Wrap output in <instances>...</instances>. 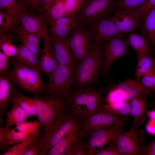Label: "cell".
Instances as JSON below:
<instances>
[{"label": "cell", "instance_id": "obj_7", "mask_svg": "<svg viewBox=\"0 0 155 155\" xmlns=\"http://www.w3.org/2000/svg\"><path fill=\"white\" fill-rule=\"evenodd\" d=\"M115 0H85L75 14L78 24L89 25L116 10Z\"/></svg>", "mask_w": 155, "mask_h": 155}, {"label": "cell", "instance_id": "obj_52", "mask_svg": "<svg viewBox=\"0 0 155 155\" xmlns=\"http://www.w3.org/2000/svg\"><path fill=\"white\" fill-rule=\"evenodd\" d=\"M149 41L152 45H155V33Z\"/></svg>", "mask_w": 155, "mask_h": 155}, {"label": "cell", "instance_id": "obj_8", "mask_svg": "<svg viewBox=\"0 0 155 155\" xmlns=\"http://www.w3.org/2000/svg\"><path fill=\"white\" fill-rule=\"evenodd\" d=\"M66 40L72 51L74 63H76L77 65L92 52L94 48L89 32L83 26L78 24L71 32Z\"/></svg>", "mask_w": 155, "mask_h": 155}, {"label": "cell", "instance_id": "obj_47", "mask_svg": "<svg viewBox=\"0 0 155 155\" xmlns=\"http://www.w3.org/2000/svg\"><path fill=\"white\" fill-rule=\"evenodd\" d=\"M140 154L155 155V139L151 141L146 146L143 145Z\"/></svg>", "mask_w": 155, "mask_h": 155}, {"label": "cell", "instance_id": "obj_41", "mask_svg": "<svg viewBox=\"0 0 155 155\" xmlns=\"http://www.w3.org/2000/svg\"><path fill=\"white\" fill-rule=\"evenodd\" d=\"M106 100L107 104L125 101L115 87L108 93Z\"/></svg>", "mask_w": 155, "mask_h": 155}, {"label": "cell", "instance_id": "obj_51", "mask_svg": "<svg viewBox=\"0 0 155 155\" xmlns=\"http://www.w3.org/2000/svg\"><path fill=\"white\" fill-rule=\"evenodd\" d=\"M146 113L150 120L155 121V110L147 112Z\"/></svg>", "mask_w": 155, "mask_h": 155}, {"label": "cell", "instance_id": "obj_45", "mask_svg": "<svg viewBox=\"0 0 155 155\" xmlns=\"http://www.w3.org/2000/svg\"><path fill=\"white\" fill-rule=\"evenodd\" d=\"M8 133L6 132L4 127L0 125V149L1 151H3V152L11 148L6 138Z\"/></svg>", "mask_w": 155, "mask_h": 155}, {"label": "cell", "instance_id": "obj_46", "mask_svg": "<svg viewBox=\"0 0 155 155\" xmlns=\"http://www.w3.org/2000/svg\"><path fill=\"white\" fill-rule=\"evenodd\" d=\"M9 57L0 51V73L7 71L11 61Z\"/></svg>", "mask_w": 155, "mask_h": 155}, {"label": "cell", "instance_id": "obj_29", "mask_svg": "<svg viewBox=\"0 0 155 155\" xmlns=\"http://www.w3.org/2000/svg\"><path fill=\"white\" fill-rule=\"evenodd\" d=\"M40 132L29 135L24 140L11 147L1 155H22L29 146L40 134Z\"/></svg>", "mask_w": 155, "mask_h": 155}, {"label": "cell", "instance_id": "obj_48", "mask_svg": "<svg viewBox=\"0 0 155 155\" xmlns=\"http://www.w3.org/2000/svg\"><path fill=\"white\" fill-rule=\"evenodd\" d=\"M70 155H88L86 141L85 140L78 145L71 152Z\"/></svg>", "mask_w": 155, "mask_h": 155}, {"label": "cell", "instance_id": "obj_53", "mask_svg": "<svg viewBox=\"0 0 155 155\" xmlns=\"http://www.w3.org/2000/svg\"><path fill=\"white\" fill-rule=\"evenodd\" d=\"M76 0L79 3L80 5V8L85 0Z\"/></svg>", "mask_w": 155, "mask_h": 155}, {"label": "cell", "instance_id": "obj_43", "mask_svg": "<svg viewBox=\"0 0 155 155\" xmlns=\"http://www.w3.org/2000/svg\"><path fill=\"white\" fill-rule=\"evenodd\" d=\"M20 1L24 9L40 11V0H20Z\"/></svg>", "mask_w": 155, "mask_h": 155}, {"label": "cell", "instance_id": "obj_22", "mask_svg": "<svg viewBox=\"0 0 155 155\" xmlns=\"http://www.w3.org/2000/svg\"><path fill=\"white\" fill-rule=\"evenodd\" d=\"M11 103L12 106L9 111L6 112V122L4 127L7 133L9 132L12 126L25 121L29 117L16 101L13 100Z\"/></svg>", "mask_w": 155, "mask_h": 155}, {"label": "cell", "instance_id": "obj_1", "mask_svg": "<svg viewBox=\"0 0 155 155\" xmlns=\"http://www.w3.org/2000/svg\"><path fill=\"white\" fill-rule=\"evenodd\" d=\"M34 98L36 107V116L41 124L42 132L49 130L68 109L67 98L63 96L50 94Z\"/></svg>", "mask_w": 155, "mask_h": 155}, {"label": "cell", "instance_id": "obj_10", "mask_svg": "<svg viewBox=\"0 0 155 155\" xmlns=\"http://www.w3.org/2000/svg\"><path fill=\"white\" fill-rule=\"evenodd\" d=\"M19 22L24 30L43 40L50 37L46 26L47 22L42 14L37 15L29 12L22 6L18 14Z\"/></svg>", "mask_w": 155, "mask_h": 155}, {"label": "cell", "instance_id": "obj_2", "mask_svg": "<svg viewBox=\"0 0 155 155\" xmlns=\"http://www.w3.org/2000/svg\"><path fill=\"white\" fill-rule=\"evenodd\" d=\"M69 110L55 122L49 130L40 133L39 140L41 155H46L51 148L82 121Z\"/></svg>", "mask_w": 155, "mask_h": 155}, {"label": "cell", "instance_id": "obj_5", "mask_svg": "<svg viewBox=\"0 0 155 155\" xmlns=\"http://www.w3.org/2000/svg\"><path fill=\"white\" fill-rule=\"evenodd\" d=\"M75 68L58 64L48 76L49 82L44 96L54 94L67 98L71 93Z\"/></svg>", "mask_w": 155, "mask_h": 155}, {"label": "cell", "instance_id": "obj_25", "mask_svg": "<svg viewBox=\"0 0 155 155\" xmlns=\"http://www.w3.org/2000/svg\"><path fill=\"white\" fill-rule=\"evenodd\" d=\"M129 44L136 51L137 54L150 55L151 51L146 38L143 34L131 32L128 36Z\"/></svg>", "mask_w": 155, "mask_h": 155}, {"label": "cell", "instance_id": "obj_34", "mask_svg": "<svg viewBox=\"0 0 155 155\" xmlns=\"http://www.w3.org/2000/svg\"><path fill=\"white\" fill-rule=\"evenodd\" d=\"M147 0H118L115 2L117 9L135 11L143 5Z\"/></svg>", "mask_w": 155, "mask_h": 155}, {"label": "cell", "instance_id": "obj_26", "mask_svg": "<svg viewBox=\"0 0 155 155\" xmlns=\"http://www.w3.org/2000/svg\"><path fill=\"white\" fill-rule=\"evenodd\" d=\"M47 22L50 24L53 22L67 16L63 0H58L52 5L44 15Z\"/></svg>", "mask_w": 155, "mask_h": 155}, {"label": "cell", "instance_id": "obj_3", "mask_svg": "<svg viewBox=\"0 0 155 155\" xmlns=\"http://www.w3.org/2000/svg\"><path fill=\"white\" fill-rule=\"evenodd\" d=\"M11 61L13 69H11V73L16 84L34 97H39L45 88L40 77V71L13 59Z\"/></svg>", "mask_w": 155, "mask_h": 155}, {"label": "cell", "instance_id": "obj_11", "mask_svg": "<svg viewBox=\"0 0 155 155\" xmlns=\"http://www.w3.org/2000/svg\"><path fill=\"white\" fill-rule=\"evenodd\" d=\"M85 139L82 121L51 148L46 155H70L75 148Z\"/></svg>", "mask_w": 155, "mask_h": 155}, {"label": "cell", "instance_id": "obj_50", "mask_svg": "<svg viewBox=\"0 0 155 155\" xmlns=\"http://www.w3.org/2000/svg\"><path fill=\"white\" fill-rule=\"evenodd\" d=\"M146 128L148 131L151 134L155 135V121L150 120Z\"/></svg>", "mask_w": 155, "mask_h": 155}, {"label": "cell", "instance_id": "obj_44", "mask_svg": "<svg viewBox=\"0 0 155 155\" xmlns=\"http://www.w3.org/2000/svg\"><path fill=\"white\" fill-rule=\"evenodd\" d=\"M155 7V0H147L141 7L133 11L134 14L141 17L142 16Z\"/></svg>", "mask_w": 155, "mask_h": 155}, {"label": "cell", "instance_id": "obj_18", "mask_svg": "<svg viewBox=\"0 0 155 155\" xmlns=\"http://www.w3.org/2000/svg\"><path fill=\"white\" fill-rule=\"evenodd\" d=\"M49 36L58 64L75 68L72 51L67 40Z\"/></svg>", "mask_w": 155, "mask_h": 155}, {"label": "cell", "instance_id": "obj_12", "mask_svg": "<svg viewBox=\"0 0 155 155\" xmlns=\"http://www.w3.org/2000/svg\"><path fill=\"white\" fill-rule=\"evenodd\" d=\"M9 69L0 73V124L4 122L3 117L6 113L7 107L14 99L22 94L16 87Z\"/></svg>", "mask_w": 155, "mask_h": 155}, {"label": "cell", "instance_id": "obj_13", "mask_svg": "<svg viewBox=\"0 0 155 155\" xmlns=\"http://www.w3.org/2000/svg\"><path fill=\"white\" fill-rule=\"evenodd\" d=\"M89 25L88 32L92 39L94 47L120 34L111 17L108 16L99 19Z\"/></svg>", "mask_w": 155, "mask_h": 155}, {"label": "cell", "instance_id": "obj_16", "mask_svg": "<svg viewBox=\"0 0 155 155\" xmlns=\"http://www.w3.org/2000/svg\"><path fill=\"white\" fill-rule=\"evenodd\" d=\"M111 17L120 34H124L141 27V17L134 14L133 11L117 9Z\"/></svg>", "mask_w": 155, "mask_h": 155}, {"label": "cell", "instance_id": "obj_35", "mask_svg": "<svg viewBox=\"0 0 155 155\" xmlns=\"http://www.w3.org/2000/svg\"><path fill=\"white\" fill-rule=\"evenodd\" d=\"M41 125L38 119L32 121L24 122L16 125V127L18 130L25 133L28 136L40 132L39 129Z\"/></svg>", "mask_w": 155, "mask_h": 155}, {"label": "cell", "instance_id": "obj_40", "mask_svg": "<svg viewBox=\"0 0 155 155\" xmlns=\"http://www.w3.org/2000/svg\"><path fill=\"white\" fill-rule=\"evenodd\" d=\"M40 135L29 146L22 155H41L39 140Z\"/></svg>", "mask_w": 155, "mask_h": 155}, {"label": "cell", "instance_id": "obj_31", "mask_svg": "<svg viewBox=\"0 0 155 155\" xmlns=\"http://www.w3.org/2000/svg\"><path fill=\"white\" fill-rule=\"evenodd\" d=\"M102 106L106 110L113 114L118 115H131V107L128 101L107 104Z\"/></svg>", "mask_w": 155, "mask_h": 155}, {"label": "cell", "instance_id": "obj_23", "mask_svg": "<svg viewBox=\"0 0 155 155\" xmlns=\"http://www.w3.org/2000/svg\"><path fill=\"white\" fill-rule=\"evenodd\" d=\"M17 55L12 59L32 68L40 71V59L22 43L18 47Z\"/></svg>", "mask_w": 155, "mask_h": 155}, {"label": "cell", "instance_id": "obj_6", "mask_svg": "<svg viewBox=\"0 0 155 155\" xmlns=\"http://www.w3.org/2000/svg\"><path fill=\"white\" fill-rule=\"evenodd\" d=\"M102 44L94 47L92 52L76 66L74 83L81 86L92 82L95 78L103 54Z\"/></svg>", "mask_w": 155, "mask_h": 155}, {"label": "cell", "instance_id": "obj_32", "mask_svg": "<svg viewBox=\"0 0 155 155\" xmlns=\"http://www.w3.org/2000/svg\"><path fill=\"white\" fill-rule=\"evenodd\" d=\"M16 100L29 116H36V107L34 98L27 97L22 94L17 97Z\"/></svg>", "mask_w": 155, "mask_h": 155}, {"label": "cell", "instance_id": "obj_24", "mask_svg": "<svg viewBox=\"0 0 155 155\" xmlns=\"http://www.w3.org/2000/svg\"><path fill=\"white\" fill-rule=\"evenodd\" d=\"M137 63L135 74L138 80L146 73L155 69V62L150 55L137 54Z\"/></svg>", "mask_w": 155, "mask_h": 155}, {"label": "cell", "instance_id": "obj_19", "mask_svg": "<svg viewBox=\"0 0 155 155\" xmlns=\"http://www.w3.org/2000/svg\"><path fill=\"white\" fill-rule=\"evenodd\" d=\"M43 40V48L40 52V71L49 76L58 64L56 58L50 37Z\"/></svg>", "mask_w": 155, "mask_h": 155}, {"label": "cell", "instance_id": "obj_33", "mask_svg": "<svg viewBox=\"0 0 155 155\" xmlns=\"http://www.w3.org/2000/svg\"><path fill=\"white\" fill-rule=\"evenodd\" d=\"M19 23L9 15L0 11V31L16 32Z\"/></svg>", "mask_w": 155, "mask_h": 155}, {"label": "cell", "instance_id": "obj_4", "mask_svg": "<svg viewBox=\"0 0 155 155\" xmlns=\"http://www.w3.org/2000/svg\"><path fill=\"white\" fill-rule=\"evenodd\" d=\"M124 119L116 122L108 127L89 131H84L88 155H95L104 146L117 138L124 131Z\"/></svg>", "mask_w": 155, "mask_h": 155}, {"label": "cell", "instance_id": "obj_28", "mask_svg": "<svg viewBox=\"0 0 155 155\" xmlns=\"http://www.w3.org/2000/svg\"><path fill=\"white\" fill-rule=\"evenodd\" d=\"M142 16L141 27L150 40L155 33V7Z\"/></svg>", "mask_w": 155, "mask_h": 155}, {"label": "cell", "instance_id": "obj_36", "mask_svg": "<svg viewBox=\"0 0 155 155\" xmlns=\"http://www.w3.org/2000/svg\"><path fill=\"white\" fill-rule=\"evenodd\" d=\"M27 137L25 133L18 130L16 127L9 131L7 135L6 138L8 143L11 146L24 140Z\"/></svg>", "mask_w": 155, "mask_h": 155}, {"label": "cell", "instance_id": "obj_39", "mask_svg": "<svg viewBox=\"0 0 155 155\" xmlns=\"http://www.w3.org/2000/svg\"><path fill=\"white\" fill-rule=\"evenodd\" d=\"M67 16L75 15L80 6L76 0H63Z\"/></svg>", "mask_w": 155, "mask_h": 155}, {"label": "cell", "instance_id": "obj_9", "mask_svg": "<svg viewBox=\"0 0 155 155\" xmlns=\"http://www.w3.org/2000/svg\"><path fill=\"white\" fill-rule=\"evenodd\" d=\"M132 125L112 141L120 155H137L141 154L145 137L143 131Z\"/></svg>", "mask_w": 155, "mask_h": 155}, {"label": "cell", "instance_id": "obj_27", "mask_svg": "<svg viewBox=\"0 0 155 155\" xmlns=\"http://www.w3.org/2000/svg\"><path fill=\"white\" fill-rule=\"evenodd\" d=\"M8 32L0 31V50L8 57L12 58L17 55L18 48L14 44L13 38Z\"/></svg>", "mask_w": 155, "mask_h": 155}, {"label": "cell", "instance_id": "obj_14", "mask_svg": "<svg viewBox=\"0 0 155 155\" xmlns=\"http://www.w3.org/2000/svg\"><path fill=\"white\" fill-rule=\"evenodd\" d=\"M124 119L109 112L102 106H99L95 112L82 121V127L84 131H94L110 127L116 122Z\"/></svg>", "mask_w": 155, "mask_h": 155}, {"label": "cell", "instance_id": "obj_15", "mask_svg": "<svg viewBox=\"0 0 155 155\" xmlns=\"http://www.w3.org/2000/svg\"><path fill=\"white\" fill-rule=\"evenodd\" d=\"M123 35H117L107 41L104 45L103 67L105 71H108L115 60L128 53L129 44L127 39L123 38Z\"/></svg>", "mask_w": 155, "mask_h": 155}, {"label": "cell", "instance_id": "obj_37", "mask_svg": "<svg viewBox=\"0 0 155 155\" xmlns=\"http://www.w3.org/2000/svg\"><path fill=\"white\" fill-rule=\"evenodd\" d=\"M16 32L20 40H24L30 43L39 46V38L35 35L26 31L21 26L18 27Z\"/></svg>", "mask_w": 155, "mask_h": 155}, {"label": "cell", "instance_id": "obj_17", "mask_svg": "<svg viewBox=\"0 0 155 155\" xmlns=\"http://www.w3.org/2000/svg\"><path fill=\"white\" fill-rule=\"evenodd\" d=\"M115 88L127 101L129 102L138 96H146L153 94L151 90L136 79H127L118 84Z\"/></svg>", "mask_w": 155, "mask_h": 155}, {"label": "cell", "instance_id": "obj_38", "mask_svg": "<svg viewBox=\"0 0 155 155\" xmlns=\"http://www.w3.org/2000/svg\"><path fill=\"white\" fill-rule=\"evenodd\" d=\"M141 83L146 88L155 92V69L142 77Z\"/></svg>", "mask_w": 155, "mask_h": 155}, {"label": "cell", "instance_id": "obj_20", "mask_svg": "<svg viewBox=\"0 0 155 155\" xmlns=\"http://www.w3.org/2000/svg\"><path fill=\"white\" fill-rule=\"evenodd\" d=\"M78 24L75 15L63 17L52 23L51 36L61 39H66L70 33Z\"/></svg>", "mask_w": 155, "mask_h": 155}, {"label": "cell", "instance_id": "obj_21", "mask_svg": "<svg viewBox=\"0 0 155 155\" xmlns=\"http://www.w3.org/2000/svg\"><path fill=\"white\" fill-rule=\"evenodd\" d=\"M146 96H142L135 97L129 101L131 107V115L134 118L132 125L138 128L144 122L146 113L147 104Z\"/></svg>", "mask_w": 155, "mask_h": 155}, {"label": "cell", "instance_id": "obj_42", "mask_svg": "<svg viewBox=\"0 0 155 155\" xmlns=\"http://www.w3.org/2000/svg\"><path fill=\"white\" fill-rule=\"evenodd\" d=\"M106 147L97 152L95 155H120L114 143L111 141L107 144Z\"/></svg>", "mask_w": 155, "mask_h": 155}, {"label": "cell", "instance_id": "obj_49", "mask_svg": "<svg viewBox=\"0 0 155 155\" xmlns=\"http://www.w3.org/2000/svg\"><path fill=\"white\" fill-rule=\"evenodd\" d=\"M58 0H40V12L44 16L48 8Z\"/></svg>", "mask_w": 155, "mask_h": 155}, {"label": "cell", "instance_id": "obj_30", "mask_svg": "<svg viewBox=\"0 0 155 155\" xmlns=\"http://www.w3.org/2000/svg\"><path fill=\"white\" fill-rule=\"evenodd\" d=\"M22 6L20 0H0V11L19 21L18 14Z\"/></svg>", "mask_w": 155, "mask_h": 155}]
</instances>
